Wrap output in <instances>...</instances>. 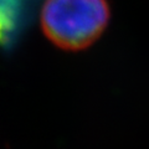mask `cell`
Listing matches in <instances>:
<instances>
[{"label": "cell", "instance_id": "1", "mask_svg": "<svg viewBox=\"0 0 149 149\" xmlns=\"http://www.w3.org/2000/svg\"><path fill=\"white\" fill-rule=\"evenodd\" d=\"M109 21L106 0H45L41 27L57 47L78 51L91 46Z\"/></svg>", "mask_w": 149, "mask_h": 149}, {"label": "cell", "instance_id": "2", "mask_svg": "<svg viewBox=\"0 0 149 149\" xmlns=\"http://www.w3.org/2000/svg\"><path fill=\"white\" fill-rule=\"evenodd\" d=\"M27 0H0V44L13 39L19 30Z\"/></svg>", "mask_w": 149, "mask_h": 149}]
</instances>
